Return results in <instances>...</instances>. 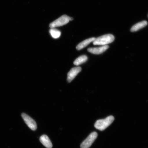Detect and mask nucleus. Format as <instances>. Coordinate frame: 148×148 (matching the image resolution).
<instances>
[{
	"instance_id": "nucleus-5",
	"label": "nucleus",
	"mask_w": 148,
	"mask_h": 148,
	"mask_svg": "<svg viewBox=\"0 0 148 148\" xmlns=\"http://www.w3.org/2000/svg\"><path fill=\"white\" fill-rule=\"evenodd\" d=\"M21 116L24 121L29 128L33 131L36 130L37 126L36 122L34 120L24 113L22 114Z\"/></svg>"
},
{
	"instance_id": "nucleus-8",
	"label": "nucleus",
	"mask_w": 148,
	"mask_h": 148,
	"mask_svg": "<svg viewBox=\"0 0 148 148\" xmlns=\"http://www.w3.org/2000/svg\"><path fill=\"white\" fill-rule=\"evenodd\" d=\"M40 141L45 147L47 148H51L53 147L52 144L50 140L46 135H43L40 136Z\"/></svg>"
},
{
	"instance_id": "nucleus-2",
	"label": "nucleus",
	"mask_w": 148,
	"mask_h": 148,
	"mask_svg": "<svg viewBox=\"0 0 148 148\" xmlns=\"http://www.w3.org/2000/svg\"><path fill=\"white\" fill-rule=\"evenodd\" d=\"M114 40V37L111 34H107L96 38L92 42L94 45L104 46L112 43Z\"/></svg>"
},
{
	"instance_id": "nucleus-7",
	"label": "nucleus",
	"mask_w": 148,
	"mask_h": 148,
	"mask_svg": "<svg viewBox=\"0 0 148 148\" xmlns=\"http://www.w3.org/2000/svg\"><path fill=\"white\" fill-rule=\"evenodd\" d=\"M109 48L108 45L102 46L99 47L88 48V51L92 54L99 55L106 51Z\"/></svg>"
},
{
	"instance_id": "nucleus-4",
	"label": "nucleus",
	"mask_w": 148,
	"mask_h": 148,
	"mask_svg": "<svg viewBox=\"0 0 148 148\" xmlns=\"http://www.w3.org/2000/svg\"><path fill=\"white\" fill-rule=\"evenodd\" d=\"M97 137V132H92L81 143L80 146L81 148H89L95 141Z\"/></svg>"
},
{
	"instance_id": "nucleus-10",
	"label": "nucleus",
	"mask_w": 148,
	"mask_h": 148,
	"mask_svg": "<svg viewBox=\"0 0 148 148\" xmlns=\"http://www.w3.org/2000/svg\"><path fill=\"white\" fill-rule=\"evenodd\" d=\"M147 25V22L146 21H143L139 22L135 24L131 27V31L132 32H136L139 29L143 28L146 26Z\"/></svg>"
},
{
	"instance_id": "nucleus-9",
	"label": "nucleus",
	"mask_w": 148,
	"mask_h": 148,
	"mask_svg": "<svg viewBox=\"0 0 148 148\" xmlns=\"http://www.w3.org/2000/svg\"><path fill=\"white\" fill-rule=\"evenodd\" d=\"M95 38H91L83 40L77 46L76 49L77 50H80L84 49V48L89 45L90 42H93Z\"/></svg>"
},
{
	"instance_id": "nucleus-3",
	"label": "nucleus",
	"mask_w": 148,
	"mask_h": 148,
	"mask_svg": "<svg viewBox=\"0 0 148 148\" xmlns=\"http://www.w3.org/2000/svg\"><path fill=\"white\" fill-rule=\"evenodd\" d=\"M73 18L66 15H64L50 24L49 27L51 28L62 26L66 25Z\"/></svg>"
},
{
	"instance_id": "nucleus-1",
	"label": "nucleus",
	"mask_w": 148,
	"mask_h": 148,
	"mask_svg": "<svg viewBox=\"0 0 148 148\" xmlns=\"http://www.w3.org/2000/svg\"><path fill=\"white\" fill-rule=\"evenodd\" d=\"M114 119L113 116H110L105 119L98 120L94 125V127L99 130H104L113 123Z\"/></svg>"
},
{
	"instance_id": "nucleus-12",
	"label": "nucleus",
	"mask_w": 148,
	"mask_h": 148,
	"mask_svg": "<svg viewBox=\"0 0 148 148\" xmlns=\"http://www.w3.org/2000/svg\"><path fill=\"white\" fill-rule=\"evenodd\" d=\"M49 33L53 38H58L60 36L61 33L60 31L55 28H51L49 30Z\"/></svg>"
},
{
	"instance_id": "nucleus-11",
	"label": "nucleus",
	"mask_w": 148,
	"mask_h": 148,
	"mask_svg": "<svg viewBox=\"0 0 148 148\" xmlns=\"http://www.w3.org/2000/svg\"><path fill=\"white\" fill-rule=\"evenodd\" d=\"M88 60V57L86 55H82L76 59L74 62V64L76 66H79L86 62Z\"/></svg>"
},
{
	"instance_id": "nucleus-6",
	"label": "nucleus",
	"mask_w": 148,
	"mask_h": 148,
	"mask_svg": "<svg viewBox=\"0 0 148 148\" xmlns=\"http://www.w3.org/2000/svg\"><path fill=\"white\" fill-rule=\"evenodd\" d=\"M81 71V68L80 67H76L72 68L67 74L68 82L69 83L71 82Z\"/></svg>"
}]
</instances>
